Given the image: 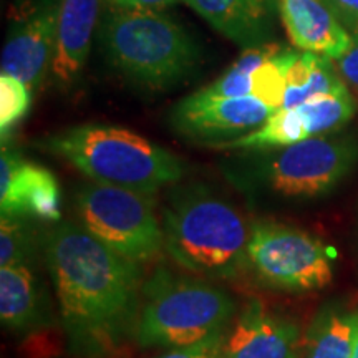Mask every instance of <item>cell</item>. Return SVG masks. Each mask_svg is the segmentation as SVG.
<instances>
[{
    "mask_svg": "<svg viewBox=\"0 0 358 358\" xmlns=\"http://www.w3.org/2000/svg\"><path fill=\"white\" fill-rule=\"evenodd\" d=\"M45 153L65 159L90 181L143 194L173 186L186 174V163L166 148L129 129L80 124L35 141Z\"/></svg>",
    "mask_w": 358,
    "mask_h": 358,
    "instance_id": "3",
    "label": "cell"
},
{
    "mask_svg": "<svg viewBox=\"0 0 358 358\" xmlns=\"http://www.w3.org/2000/svg\"><path fill=\"white\" fill-rule=\"evenodd\" d=\"M282 24L295 47L338 60L352 47V35L325 0H275Z\"/></svg>",
    "mask_w": 358,
    "mask_h": 358,
    "instance_id": "13",
    "label": "cell"
},
{
    "mask_svg": "<svg viewBox=\"0 0 358 358\" xmlns=\"http://www.w3.org/2000/svg\"><path fill=\"white\" fill-rule=\"evenodd\" d=\"M75 208L90 234L129 261L148 262L164 250L151 194L90 181L77 189Z\"/></svg>",
    "mask_w": 358,
    "mask_h": 358,
    "instance_id": "7",
    "label": "cell"
},
{
    "mask_svg": "<svg viewBox=\"0 0 358 358\" xmlns=\"http://www.w3.org/2000/svg\"><path fill=\"white\" fill-rule=\"evenodd\" d=\"M352 358H358V330H357V335H355V343H353Z\"/></svg>",
    "mask_w": 358,
    "mask_h": 358,
    "instance_id": "27",
    "label": "cell"
},
{
    "mask_svg": "<svg viewBox=\"0 0 358 358\" xmlns=\"http://www.w3.org/2000/svg\"><path fill=\"white\" fill-rule=\"evenodd\" d=\"M352 47L348 48L345 55H342L338 60H334L337 66L340 77L348 87H352L358 93V35L352 37Z\"/></svg>",
    "mask_w": 358,
    "mask_h": 358,
    "instance_id": "24",
    "label": "cell"
},
{
    "mask_svg": "<svg viewBox=\"0 0 358 358\" xmlns=\"http://www.w3.org/2000/svg\"><path fill=\"white\" fill-rule=\"evenodd\" d=\"M60 0H24L8 29L2 50V73L22 80L32 92L52 70Z\"/></svg>",
    "mask_w": 358,
    "mask_h": 358,
    "instance_id": "9",
    "label": "cell"
},
{
    "mask_svg": "<svg viewBox=\"0 0 358 358\" xmlns=\"http://www.w3.org/2000/svg\"><path fill=\"white\" fill-rule=\"evenodd\" d=\"M234 313V299L204 277L158 267L143 284L133 338L141 347L192 345L229 329Z\"/></svg>",
    "mask_w": 358,
    "mask_h": 358,
    "instance_id": "6",
    "label": "cell"
},
{
    "mask_svg": "<svg viewBox=\"0 0 358 358\" xmlns=\"http://www.w3.org/2000/svg\"><path fill=\"white\" fill-rule=\"evenodd\" d=\"M62 191L55 174L2 146L0 155V211L57 222Z\"/></svg>",
    "mask_w": 358,
    "mask_h": 358,
    "instance_id": "11",
    "label": "cell"
},
{
    "mask_svg": "<svg viewBox=\"0 0 358 358\" xmlns=\"http://www.w3.org/2000/svg\"><path fill=\"white\" fill-rule=\"evenodd\" d=\"M297 55L299 52L280 48L254 71L252 95L272 110L277 111L282 108L285 88H287V73Z\"/></svg>",
    "mask_w": 358,
    "mask_h": 358,
    "instance_id": "21",
    "label": "cell"
},
{
    "mask_svg": "<svg viewBox=\"0 0 358 358\" xmlns=\"http://www.w3.org/2000/svg\"><path fill=\"white\" fill-rule=\"evenodd\" d=\"M274 113L275 110L254 95L214 98L196 92L174 106L171 123L191 140L231 141L254 131Z\"/></svg>",
    "mask_w": 358,
    "mask_h": 358,
    "instance_id": "10",
    "label": "cell"
},
{
    "mask_svg": "<svg viewBox=\"0 0 358 358\" xmlns=\"http://www.w3.org/2000/svg\"><path fill=\"white\" fill-rule=\"evenodd\" d=\"M343 83L332 58L312 52L299 53L287 73L282 108H294L310 98L334 92Z\"/></svg>",
    "mask_w": 358,
    "mask_h": 358,
    "instance_id": "18",
    "label": "cell"
},
{
    "mask_svg": "<svg viewBox=\"0 0 358 358\" xmlns=\"http://www.w3.org/2000/svg\"><path fill=\"white\" fill-rule=\"evenodd\" d=\"M43 262L70 347L100 357L134 335L141 307V264L95 239L80 222L43 231Z\"/></svg>",
    "mask_w": 358,
    "mask_h": 358,
    "instance_id": "1",
    "label": "cell"
},
{
    "mask_svg": "<svg viewBox=\"0 0 358 358\" xmlns=\"http://www.w3.org/2000/svg\"><path fill=\"white\" fill-rule=\"evenodd\" d=\"M113 7L133 8V10H161L174 3L187 2V0H108Z\"/></svg>",
    "mask_w": 358,
    "mask_h": 358,
    "instance_id": "26",
    "label": "cell"
},
{
    "mask_svg": "<svg viewBox=\"0 0 358 358\" xmlns=\"http://www.w3.org/2000/svg\"><path fill=\"white\" fill-rule=\"evenodd\" d=\"M227 334H229V329L221 330L192 345L171 348L158 358H224Z\"/></svg>",
    "mask_w": 358,
    "mask_h": 358,
    "instance_id": "23",
    "label": "cell"
},
{
    "mask_svg": "<svg viewBox=\"0 0 358 358\" xmlns=\"http://www.w3.org/2000/svg\"><path fill=\"white\" fill-rule=\"evenodd\" d=\"M43 256V231H38L35 219L2 214L0 217V267L37 266Z\"/></svg>",
    "mask_w": 358,
    "mask_h": 358,
    "instance_id": "19",
    "label": "cell"
},
{
    "mask_svg": "<svg viewBox=\"0 0 358 358\" xmlns=\"http://www.w3.org/2000/svg\"><path fill=\"white\" fill-rule=\"evenodd\" d=\"M108 64L128 82L148 90H168L198 69L201 50L173 17L156 10H110L101 27Z\"/></svg>",
    "mask_w": 358,
    "mask_h": 358,
    "instance_id": "5",
    "label": "cell"
},
{
    "mask_svg": "<svg viewBox=\"0 0 358 358\" xmlns=\"http://www.w3.org/2000/svg\"><path fill=\"white\" fill-rule=\"evenodd\" d=\"M101 0H60L52 75L58 87L77 83L92 48Z\"/></svg>",
    "mask_w": 358,
    "mask_h": 358,
    "instance_id": "14",
    "label": "cell"
},
{
    "mask_svg": "<svg viewBox=\"0 0 358 358\" xmlns=\"http://www.w3.org/2000/svg\"><path fill=\"white\" fill-rule=\"evenodd\" d=\"M0 320L15 334L34 332L50 324V302L37 266L0 267Z\"/></svg>",
    "mask_w": 358,
    "mask_h": 358,
    "instance_id": "15",
    "label": "cell"
},
{
    "mask_svg": "<svg viewBox=\"0 0 358 358\" xmlns=\"http://www.w3.org/2000/svg\"><path fill=\"white\" fill-rule=\"evenodd\" d=\"M186 3L243 48L268 43L274 32L275 0H187Z\"/></svg>",
    "mask_w": 358,
    "mask_h": 358,
    "instance_id": "16",
    "label": "cell"
},
{
    "mask_svg": "<svg viewBox=\"0 0 358 358\" xmlns=\"http://www.w3.org/2000/svg\"><path fill=\"white\" fill-rule=\"evenodd\" d=\"M301 325L252 299L227 334L224 358H299Z\"/></svg>",
    "mask_w": 358,
    "mask_h": 358,
    "instance_id": "12",
    "label": "cell"
},
{
    "mask_svg": "<svg viewBox=\"0 0 358 358\" xmlns=\"http://www.w3.org/2000/svg\"><path fill=\"white\" fill-rule=\"evenodd\" d=\"M358 312L325 307L307 334L303 358H352Z\"/></svg>",
    "mask_w": 358,
    "mask_h": 358,
    "instance_id": "17",
    "label": "cell"
},
{
    "mask_svg": "<svg viewBox=\"0 0 358 358\" xmlns=\"http://www.w3.org/2000/svg\"><path fill=\"white\" fill-rule=\"evenodd\" d=\"M164 250L204 279H237L249 268V229L231 203L204 185L174 186L163 208Z\"/></svg>",
    "mask_w": 358,
    "mask_h": 358,
    "instance_id": "2",
    "label": "cell"
},
{
    "mask_svg": "<svg viewBox=\"0 0 358 358\" xmlns=\"http://www.w3.org/2000/svg\"><path fill=\"white\" fill-rule=\"evenodd\" d=\"M280 50L275 43H262L257 47L245 48L231 69L213 82L209 87L199 90L201 95L214 98H237L252 95V75L267 58Z\"/></svg>",
    "mask_w": 358,
    "mask_h": 358,
    "instance_id": "20",
    "label": "cell"
},
{
    "mask_svg": "<svg viewBox=\"0 0 358 358\" xmlns=\"http://www.w3.org/2000/svg\"><path fill=\"white\" fill-rule=\"evenodd\" d=\"M357 163V138L330 133L289 146L245 151L224 171L232 185L257 199L301 201L332 192Z\"/></svg>",
    "mask_w": 358,
    "mask_h": 358,
    "instance_id": "4",
    "label": "cell"
},
{
    "mask_svg": "<svg viewBox=\"0 0 358 358\" xmlns=\"http://www.w3.org/2000/svg\"><path fill=\"white\" fill-rule=\"evenodd\" d=\"M249 227V268L264 285L306 292L332 282V254L319 237L274 221H254Z\"/></svg>",
    "mask_w": 358,
    "mask_h": 358,
    "instance_id": "8",
    "label": "cell"
},
{
    "mask_svg": "<svg viewBox=\"0 0 358 358\" xmlns=\"http://www.w3.org/2000/svg\"><path fill=\"white\" fill-rule=\"evenodd\" d=\"M352 37L358 35V0H325Z\"/></svg>",
    "mask_w": 358,
    "mask_h": 358,
    "instance_id": "25",
    "label": "cell"
},
{
    "mask_svg": "<svg viewBox=\"0 0 358 358\" xmlns=\"http://www.w3.org/2000/svg\"><path fill=\"white\" fill-rule=\"evenodd\" d=\"M34 92L17 77L0 75V133L2 141L10 134L32 106Z\"/></svg>",
    "mask_w": 358,
    "mask_h": 358,
    "instance_id": "22",
    "label": "cell"
}]
</instances>
